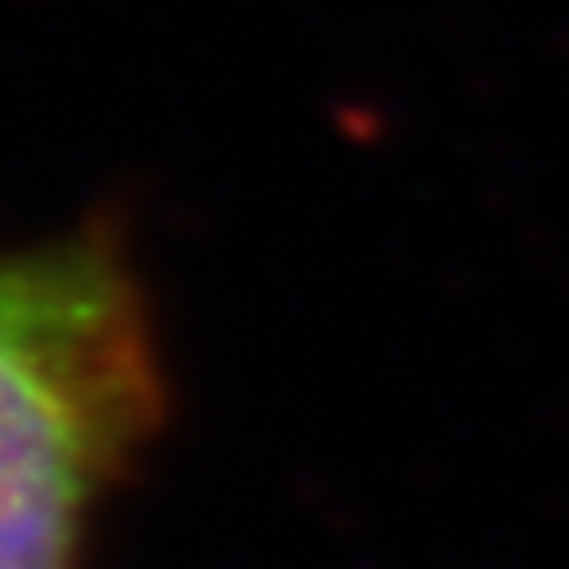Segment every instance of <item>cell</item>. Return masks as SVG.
Segmentation results:
<instances>
[{"label":"cell","instance_id":"cell-1","mask_svg":"<svg viewBox=\"0 0 569 569\" xmlns=\"http://www.w3.org/2000/svg\"><path fill=\"white\" fill-rule=\"evenodd\" d=\"M167 418L123 233L0 252V569H81L91 512Z\"/></svg>","mask_w":569,"mask_h":569}]
</instances>
